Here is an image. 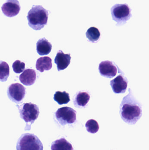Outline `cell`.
Returning <instances> with one entry per match:
<instances>
[{"label":"cell","instance_id":"1","mask_svg":"<svg viewBox=\"0 0 149 150\" xmlns=\"http://www.w3.org/2000/svg\"><path fill=\"white\" fill-rule=\"evenodd\" d=\"M122 119L129 125H134L142 115L141 105L136 100L129 88V93L122 99L120 105Z\"/></svg>","mask_w":149,"mask_h":150},{"label":"cell","instance_id":"2","mask_svg":"<svg viewBox=\"0 0 149 150\" xmlns=\"http://www.w3.org/2000/svg\"><path fill=\"white\" fill-rule=\"evenodd\" d=\"M49 13L41 5H33L28 12V24L35 30H40L47 24Z\"/></svg>","mask_w":149,"mask_h":150},{"label":"cell","instance_id":"3","mask_svg":"<svg viewBox=\"0 0 149 150\" xmlns=\"http://www.w3.org/2000/svg\"><path fill=\"white\" fill-rule=\"evenodd\" d=\"M19 110L20 118L26 123L25 130H29L31 126L38 118L39 108L37 105L31 103H26L21 105H17Z\"/></svg>","mask_w":149,"mask_h":150},{"label":"cell","instance_id":"4","mask_svg":"<svg viewBox=\"0 0 149 150\" xmlns=\"http://www.w3.org/2000/svg\"><path fill=\"white\" fill-rule=\"evenodd\" d=\"M17 150H43V145L39 138L33 134H25L17 141Z\"/></svg>","mask_w":149,"mask_h":150},{"label":"cell","instance_id":"5","mask_svg":"<svg viewBox=\"0 0 149 150\" xmlns=\"http://www.w3.org/2000/svg\"><path fill=\"white\" fill-rule=\"evenodd\" d=\"M131 9L127 4H117L111 9L113 20L117 23V25H123L127 23L131 17Z\"/></svg>","mask_w":149,"mask_h":150},{"label":"cell","instance_id":"6","mask_svg":"<svg viewBox=\"0 0 149 150\" xmlns=\"http://www.w3.org/2000/svg\"><path fill=\"white\" fill-rule=\"evenodd\" d=\"M55 116L58 122L62 126L72 124L76 120V112L68 107L59 108L55 112Z\"/></svg>","mask_w":149,"mask_h":150},{"label":"cell","instance_id":"7","mask_svg":"<svg viewBox=\"0 0 149 150\" xmlns=\"http://www.w3.org/2000/svg\"><path fill=\"white\" fill-rule=\"evenodd\" d=\"M25 93V87L18 83L10 85L7 90V94L9 98L17 104H20L22 102Z\"/></svg>","mask_w":149,"mask_h":150},{"label":"cell","instance_id":"8","mask_svg":"<svg viewBox=\"0 0 149 150\" xmlns=\"http://www.w3.org/2000/svg\"><path fill=\"white\" fill-rule=\"evenodd\" d=\"M117 68L118 67L113 62L105 61L100 63L99 70L102 76L112 78L117 74Z\"/></svg>","mask_w":149,"mask_h":150},{"label":"cell","instance_id":"9","mask_svg":"<svg viewBox=\"0 0 149 150\" xmlns=\"http://www.w3.org/2000/svg\"><path fill=\"white\" fill-rule=\"evenodd\" d=\"M21 9L17 0H7L1 7L3 13L8 17H13L18 15Z\"/></svg>","mask_w":149,"mask_h":150},{"label":"cell","instance_id":"10","mask_svg":"<svg viewBox=\"0 0 149 150\" xmlns=\"http://www.w3.org/2000/svg\"><path fill=\"white\" fill-rule=\"evenodd\" d=\"M128 81L126 77L122 75H119L111 80L110 84L113 91L115 93H124L127 88Z\"/></svg>","mask_w":149,"mask_h":150},{"label":"cell","instance_id":"11","mask_svg":"<svg viewBox=\"0 0 149 150\" xmlns=\"http://www.w3.org/2000/svg\"><path fill=\"white\" fill-rule=\"evenodd\" d=\"M71 59L70 54H65L62 51L59 50L54 60L55 63L57 65L58 71H61L67 68L70 65Z\"/></svg>","mask_w":149,"mask_h":150},{"label":"cell","instance_id":"12","mask_svg":"<svg viewBox=\"0 0 149 150\" xmlns=\"http://www.w3.org/2000/svg\"><path fill=\"white\" fill-rule=\"evenodd\" d=\"M36 73L34 69H28L24 70L19 76V80L25 86H31L35 83Z\"/></svg>","mask_w":149,"mask_h":150},{"label":"cell","instance_id":"13","mask_svg":"<svg viewBox=\"0 0 149 150\" xmlns=\"http://www.w3.org/2000/svg\"><path fill=\"white\" fill-rule=\"evenodd\" d=\"M52 45L45 38H41L36 43V50L40 55L49 54L51 51Z\"/></svg>","mask_w":149,"mask_h":150},{"label":"cell","instance_id":"14","mask_svg":"<svg viewBox=\"0 0 149 150\" xmlns=\"http://www.w3.org/2000/svg\"><path fill=\"white\" fill-rule=\"evenodd\" d=\"M90 98V96L88 93L80 91L76 94L73 99V102L76 107H85L89 102Z\"/></svg>","mask_w":149,"mask_h":150},{"label":"cell","instance_id":"15","mask_svg":"<svg viewBox=\"0 0 149 150\" xmlns=\"http://www.w3.org/2000/svg\"><path fill=\"white\" fill-rule=\"evenodd\" d=\"M36 67L37 70L41 73H43L44 70H50L52 67V59L47 56L41 57L37 60Z\"/></svg>","mask_w":149,"mask_h":150},{"label":"cell","instance_id":"16","mask_svg":"<svg viewBox=\"0 0 149 150\" xmlns=\"http://www.w3.org/2000/svg\"><path fill=\"white\" fill-rule=\"evenodd\" d=\"M51 150H73V149L72 144L63 137L52 142Z\"/></svg>","mask_w":149,"mask_h":150},{"label":"cell","instance_id":"17","mask_svg":"<svg viewBox=\"0 0 149 150\" xmlns=\"http://www.w3.org/2000/svg\"><path fill=\"white\" fill-rule=\"evenodd\" d=\"M87 38L89 41L95 43L98 42L100 38L101 33L98 28L91 27L86 33Z\"/></svg>","mask_w":149,"mask_h":150},{"label":"cell","instance_id":"18","mask_svg":"<svg viewBox=\"0 0 149 150\" xmlns=\"http://www.w3.org/2000/svg\"><path fill=\"white\" fill-rule=\"evenodd\" d=\"M53 99L59 105L67 104L71 100L69 93L65 91L63 92L59 91L56 92L54 94Z\"/></svg>","mask_w":149,"mask_h":150},{"label":"cell","instance_id":"19","mask_svg":"<svg viewBox=\"0 0 149 150\" xmlns=\"http://www.w3.org/2000/svg\"><path fill=\"white\" fill-rule=\"evenodd\" d=\"M10 75V69L8 63L4 62L1 61V73L0 80L1 82L7 81Z\"/></svg>","mask_w":149,"mask_h":150},{"label":"cell","instance_id":"20","mask_svg":"<svg viewBox=\"0 0 149 150\" xmlns=\"http://www.w3.org/2000/svg\"><path fill=\"white\" fill-rule=\"evenodd\" d=\"M85 127L87 132L91 134H95L99 129V126L98 122L93 119H91L87 122Z\"/></svg>","mask_w":149,"mask_h":150},{"label":"cell","instance_id":"21","mask_svg":"<svg viewBox=\"0 0 149 150\" xmlns=\"http://www.w3.org/2000/svg\"><path fill=\"white\" fill-rule=\"evenodd\" d=\"M12 68L15 73L20 74L24 71L25 63L19 60L15 61L12 65Z\"/></svg>","mask_w":149,"mask_h":150}]
</instances>
